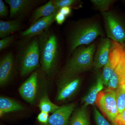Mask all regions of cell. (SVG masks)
<instances>
[{"label": "cell", "instance_id": "cell-1", "mask_svg": "<svg viewBox=\"0 0 125 125\" xmlns=\"http://www.w3.org/2000/svg\"><path fill=\"white\" fill-rule=\"evenodd\" d=\"M38 40L41 68L46 75L51 76L55 73L58 61V39L55 34L48 30L39 35Z\"/></svg>", "mask_w": 125, "mask_h": 125}, {"label": "cell", "instance_id": "cell-2", "mask_svg": "<svg viewBox=\"0 0 125 125\" xmlns=\"http://www.w3.org/2000/svg\"><path fill=\"white\" fill-rule=\"evenodd\" d=\"M95 51L94 43L89 46L78 47L73 52L62 73L70 75H78L93 66Z\"/></svg>", "mask_w": 125, "mask_h": 125}, {"label": "cell", "instance_id": "cell-3", "mask_svg": "<svg viewBox=\"0 0 125 125\" xmlns=\"http://www.w3.org/2000/svg\"><path fill=\"white\" fill-rule=\"evenodd\" d=\"M102 36L101 28L96 23L89 24L76 28L70 37V50L71 53L78 47L88 45L98 36Z\"/></svg>", "mask_w": 125, "mask_h": 125}, {"label": "cell", "instance_id": "cell-4", "mask_svg": "<svg viewBox=\"0 0 125 125\" xmlns=\"http://www.w3.org/2000/svg\"><path fill=\"white\" fill-rule=\"evenodd\" d=\"M40 65L38 39H34L28 44L22 53L20 63V75L25 76L32 73Z\"/></svg>", "mask_w": 125, "mask_h": 125}, {"label": "cell", "instance_id": "cell-5", "mask_svg": "<svg viewBox=\"0 0 125 125\" xmlns=\"http://www.w3.org/2000/svg\"><path fill=\"white\" fill-rule=\"evenodd\" d=\"M95 103L103 114L114 125L119 114L115 91L106 89L101 91L98 95Z\"/></svg>", "mask_w": 125, "mask_h": 125}, {"label": "cell", "instance_id": "cell-6", "mask_svg": "<svg viewBox=\"0 0 125 125\" xmlns=\"http://www.w3.org/2000/svg\"><path fill=\"white\" fill-rule=\"evenodd\" d=\"M81 81V79L78 75L61 73L57 80L56 101L62 102L73 96L79 88Z\"/></svg>", "mask_w": 125, "mask_h": 125}, {"label": "cell", "instance_id": "cell-7", "mask_svg": "<svg viewBox=\"0 0 125 125\" xmlns=\"http://www.w3.org/2000/svg\"><path fill=\"white\" fill-rule=\"evenodd\" d=\"M43 76L38 71L33 72L21 85L19 92L21 96L27 102L33 104L38 98L42 85Z\"/></svg>", "mask_w": 125, "mask_h": 125}, {"label": "cell", "instance_id": "cell-8", "mask_svg": "<svg viewBox=\"0 0 125 125\" xmlns=\"http://www.w3.org/2000/svg\"><path fill=\"white\" fill-rule=\"evenodd\" d=\"M111 46L108 61L104 67L101 77L103 83L107 86L113 73L125 54L124 45L111 40Z\"/></svg>", "mask_w": 125, "mask_h": 125}, {"label": "cell", "instance_id": "cell-9", "mask_svg": "<svg viewBox=\"0 0 125 125\" xmlns=\"http://www.w3.org/2000/svg\"><path fill=\"white\" fill-rule=\"evenodd\" d=\"M108 38L124 45L125 43V29L115 15L110 12H102Z\"/></svg>", "mask_w": 125, "mask_h": 125}, {"label": "cell", "instance_id": "cell-10", "mask_svg": "<svg viewBox=\"0 0 125 125\" xmlns=\"http://www.w3.org/2000/svg\"><path fill=\"white\" fill-rule=\"evenodd\" d=\"M58 11H56L49 16L39 19L31 24L28 29L21 32V36L24 37L31 38L43 33L49 30V27L55 21L56 15Z\"/></svg>", "mask_w": 125, "mask_h": 125}, {"label": "cell", "instance_id": "cell-11", "mask_svg": "<svg viewBox=\"0 0 125 125\" xmlns=\"http://www.w3.org/2000/svg\"><path fill=\"white\" fill-rule=\"evenodd\" d=\"M74 103L63 105L50 116L46 125H69L72 114L75 108Z\"/></svg>", "mask_w": 125, "mask_h": 125}, {"label": "cell", "instance_id": "cell-12", "mask_svg": "<svg viewBox=\"0 0 125 125\" xmlns=\"http://www.w3.org/2000/svg\"><path fill=\"white\" fill-rule=\"evenodd\" d=\"M14 69L13 54L9 53L5 55L0 62V85L4 87L12 78Z\"/></svg>", "mask_w": 125, "mask_h": 125}, {"label": "cell", "instance_id": "cell-13", "mask_svg": "<svg viewBox=\"0 0 125 125\" xmlns=\"http://www.w3.org/2000/svg\"><path fill=\"white\" fill-rule=\"evenodd\" d=\"M111 46V41L109 39L102 40L94 60L93 66L94 69H101L107 63Z\"/></svg>", "mask_w": 125, "mask_h": 125}, {"label": "cell", "instance_id": "cell-14", "mask_svg": "<svg viewBox=\"0 0 125 125\" xmlns=\"http://www.w3.org/2000/svg\"><path fill=\"white\" fill-rule=\"evenodd\" d=\"M125 84V54L115 69L107 85V89L116 90Z\"/></svg>", "mask_w": 125, "mask_h": 125}, {"label": "cell", "instance_id": "cell-15", "mask_svg": "<svg viewBox=\"0 0 125 125\" xmlns=\"http://www.w3.org/2000/svg\"><path fill=\"white\" fill-rule=\"evenodd\" d=\"M25 108L20 103L6 97H0V116L13 112L22 111Z\"/></svg>", "mask_w": 125, "mask_h": 125}, {"label": "cell", "instance_id": "cell-16", "mask_svg": "<svg viewBox=\"0 0 125 125\" xmlns=\"http://www.w3.org/2000/svg\"><path fill=\"white\" fill-rule=\"evenodd\" d=\"M104 85L101 75H99L96 83L82 99L83 105L87 107L89 105H93L95 103L99 94L103 89Z\"/></svg>", "mask_w": 125, "mask_h": 125}, {"label": "cell", "instance_id": "cell-17", "mask_svg": "<svg viewBox=\"0 0 125 125\" xmlns=\"http://www.w3.org/2000/svg\"><path fill=\"white\" fill-rule=\"evenodd\" d=\"M10 6V17L14 18L29 9L33 1L29 0H6Z\"/></svg>", "mask_w": 125, "mask_h": 125}, {"label": "cell", "instance_id": "cell-18", "mask_svg": "<svg viewBox=\"0 0 125 125\" xmlns=\"http://www.w3.org/2000/svg\"><path fill=\"white\" fill-rule=\"evenodd\" d=\"M69 125H90L87 107L83 105L74 112L70 119Z\"/></svg>", "mask_w": 125, "mask_h": 125}, {"label": "cell", "instance_id": "cell-19", "mask_svg": "<svg viewBox=\"0 0 125 125\" xmlns=\"http://www.w3.org/2000/svg\"><path fill=\"white\" fill-rule=\"evenodd\" d=\"M59 10V9L55 7L52 1H49L45 4L36 9L31 18L32 24L36 22L39 19L49 16Z\"/></svg>", "mask_w": 125, "mask_h": 125}, {"label": "cell", "instance_id": "cell-20", "mask_svg": "<svg viewBox=\"0 0 125 125\" xmlns=\"http://www.w3.org/2000/svg\"><path fill=\"white\" fill-rule=\"evenodd\" d=\"M20 26V20L18 19L9 21H0V38L9 37L10 34L18 31Z\"/></svg>", "mask_w": 125, "mask_h": 125}, {"label": "cell", "instance_id": "cell-21", "mask_svg": "<svg viewBox=\"0 0 125 125\" xmlns=\"http://www.w3.org/2000/svg\"><path fill=\"white\" fill-rule=\"evenodd\" d=\"M38 106L41 112L48 113H52V114L56 112L60 107L52 102L46 93H44L41 97Z\"/></svg>", "mask_w": 125, "mask_h": 125}, {"label": "cell", "instance_id": "cell-22", "mask_svg": "<svg viewBox=\"0 0 125 125\" xmlns=\"http://www.w3.org/2000/svg\"><path fill=\"white\" fill-rule=\"evenodd\" d=\"M115 91L117 105L119 114L125 109V84L122 85Z\"/></svg>", "mask_w": 125, "mask_h": 125}, {"label": "cell", "instance_id": "cell-23", "mask_svg": "<svg viewBox=\"0 0 125 125\" xmlns=\"http://www.w3.org/2000/svg\"><path fill=\"white\" fill-rule=\"evenodd\" d=\"M91 1L102 12L106 11L113 2L110 0H92Z\"/></svg>", "mask_w": 125, "mask_h": 125}, {"label": "cell", "instance_id": "cell-24", "mask_svg": "<svg viewBox=\"0 0 125 125\" xmlns=\"http://www.w3.org/2000/svg\"><path fill=\"white\" fill-rule=\"evenodd\" d=\"M94 114L96 125H111L95 107H94Z\"/></svg>", "mask_w": 125, "mask_h": 125}, {"label": "cell", "instance_id": "cell-25", "mask_svg": "<svg viewBox=\"0 0 125 125\" xmlns=\"http://www.w3.org/2000/svg\"><path fill=\"white\" fill-rule=\"evenodd\" d=\"M52 1L55 7L59 10L62 7H70L77 1L75 0H55Z\"/></svg>", "mask_w": 125, "mask_h": 125}, {"label": "cell", "instance_id": "cell-26", "mask_svg": "<svg viewBox=\"0 0 125 125\" xmlns=\"http://www.w3.org/2000/svg\"><path fill=\"white\" fill-rule=\"evenodd\" d=\"M14 39L13 36H9L2 39L0 40V51L9 46L13 42Z\"/></svg>", "mask_w": 125, "mask_h": 125}, {"label": "cell", "instance_id": "cell-27", "mask_svg": "<svg viewBox=\"0 0 125 125\" xmlns=\"http://www.w3.org/2000/svg\"><path fill=\"white\" fill-rule=\"evenodd\" d=\"M49 116V113L41 112L38 115L37 119L40 124L46 125L48 122Z\"/></svg>", "mask_w": 125, "mask_h": 125}, {"label": "cell", "instance_id": "cell-28", "mask_svg": "<svg viewBox=\"0 0 125 125\" xmlns=\"http://www.w3.org/2000/svg\"><path fill=\"white\" fill-rule=\"evenodd\" d=\"M113 125H125V109L118 114Z\"/></svg>", "mask_w": 125, "mask_h": 125}, {"label": "cell", "instance_id": "cell-29", "mask_svg": "<svg viewBox=\"0 0 125 125\" xmlns=\"http://www.w3.org/2000/svg\"><path fill=\"white\" fill-rule=\"evenodd\" d=\"M8 10L6 5L2 0H0V16L6 17L8 15Z\"/></svg>", "mask_w": 125, "mask_h": 125}, {"label": "cell", "instance_id": "cell-30", "mask_svg": "<svg viewBox=\"0 0 125 125\" xmlns=\"http://www.w3.org/2000/svg\"><path fill=\"white\" fill-rule=\"evenodd\" d=\"M66 16L58 11L55 16V21L57 24L62 25L64 22Z\"/></svg>", "mask_w": 125, "mask_h": 125}, {"label": "cell", "instance_id": "cell-31", "mask_svg": "<svg viewBox=\"0 0 125 125\" xmlns=\"http://www.w3.org/2000/svg\"><path fill=\"white\" fill-rule=\"evenodd\" d=\"M72 11L71 8V7H62L59 10V11L65 16H68L71 14Z\"/></svg>", "mask_w": 125, "mask_h": 125}]
</instances>
